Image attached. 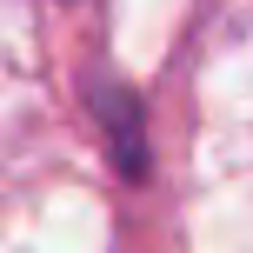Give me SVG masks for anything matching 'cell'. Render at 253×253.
<instances>
[{
  "label": "cell",
  "instance_id": "6da1fadb",
  "mask_svg": "<svg viewBox=\"0 0 253 253\" xmlns=\"http://www.w3.org/2000/svg\"><path fill=\"white\" fill-rule=\"evenodd\" d=\"M93 100H100V120H107V133H114V160H120V173H147V126H140V100L126 87H114V80H100L93 87Z\"/></svg>",
  "mask_w": 253,
  "mask_h": 253
}]
</instances>
